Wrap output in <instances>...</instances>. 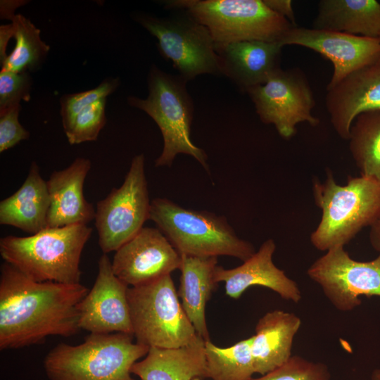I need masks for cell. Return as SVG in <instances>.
<instances>
[{
	"label": "cell",
	"instance_id": "7402d4cb",
	"mask_svg": "<svg viewBox=\"0 0 380 380\" xmlns=\"http://www.w3.org/2000/svg\"><path fill=\"white\" fill-rule=\"evenodd\" d=\"M50 199L46 181L35 161L22 186L0 202V224L16 227L30 235L46 228Z\"/></svg>",
	"mask_w": 380,
	"mask_h": 380
},
{
	"label": "cell",
	"instance_id": "9c48e42d",
	"mask_svg": "<svg viewBox=\"0 0 380 380\" xmlns=\"http://www.w3.org/2000/svg\"><path fill=\"white\" fill-rule=\"evenodd\" d=\"M134 20L156 37L160 54L186 82L203 74L222 75L209 30L187 11L165 18L139 13Z\"/></svg>",
	"mask_w": 380,
	"mask_h": 380
},
{
	"label": "cell",
	"instance_id": "30bf717a",
	"mask_svg": "<svg viewBox=\"0 0 380 380\" xmlns=\"http://www.w3.org/2000/svg\"><path fill=\"white\" fill-rule=\"evenodd\" d=\"M149 198L145 156H134L122 184L97 202L95 227L103 253L116 251L134 237L149 220Z\"/></svg>",
	"mask_w": 380,
	"mask_h": 380
},
{
	"label": "cell",
	"instance_id": "836d02e7",
	"mask_svg": "<svg viewBox=\"0 0 380 380\" xmlns=\"http://www.w3.org/2000/svg\"><path fill=\"white\" fill-rule=\"evenodd\" d=\"M14 36V27L11 23L8 25L0 26V62L1 64L7 58L6 48L11 37Z\"/></svg>",
	"mask_w": 380,
	"mask_h": 380
},
{
	"label": "cell",
	"instance_id": "8d00e7d4",
	"mask_svg": "<svg viewBox=\"0 0 380 380\" xmlns=\"http://www.w3.org/2000/svg\"><path fill=\"white\" fill-rule=\"evenodd\" d=\"M372 380H380V369H374L371 376Z\"/></svg>",
	"mask_w": 380,
	"mask_h": 380
},
{
	"label": "cell",
	"instance_id": "cb8c5ba5",
	"mask_svg": "<svg viewBox=\"0 0 380 380\" xmlns=\"http://www.w3.org/2000/svg\"><path fill=\"white\" fill-rule=\"evenodd\" d=\"M312 28L380 38V2L376 0H321Z\"/></svg>",
	"mask_w": 380,
	"mask_h": 380
},
{
	"label": "cell",
	"instance_id": "5bb4252c",
	"mask_svg": "<svg viewBox=\"0 0 380 380\" xmlns=\"http://www.w3.org/2000/svg\"><path fill=\"white\" fill-rule=\"evenodd\" d=\"M115 252L113 271L128 286L170 274L182 262L181 255L157 227H144Z\"/></svg>",
	"mask_w": 380,
	"mask_h": 380
},
{
	"label": "cell",
	"instance_id": "52a82bcc",
	"mask_svg": "<svg viewBox=\"0 0 380 380\" xmlns=\"http://www.w3.org/2000/svg\"><path fill=\"white\" fill-rule=\"evenodd\" d=\"M127 299L137 343L174 348L191 344L200 336L182 306L171 274L129 286Z\"/></svg>",
	"mask_w": 380,
	"mask_h": 380
},
{
	"label": "cell",
	"instance_id": "ba28073f",
	"mask_svg": "<svg viewBox=\"0 0 380 380\" xmlns=\"http://www.w3.org/2000/svg\"><path fill=\"white\" fill-rule=\"evenodd\" d=\"M168 9L184 10L209 30L215 45L243 41L279 42L293 25L263 0H177Z\"/></svg>",
	"mask_w": 380,
	"mask_h": 380
},
{
	"label": "cell",
	"instance_id": "44dd1931",
	"mask_svg": "<svg viewBox=\"0 0 380 380\" xmlns=\"http://www.w3.org/2000/svg\"><path fill=\"white\" fill-rule=\"evenodd\" d=\"M300 325L298 316L281 310L268 312L258 320L252 343L255 373L265 374L292 356L294 336Z\"/></svg>",
	"mask_w": 380,
	"mask_h": 380
},
{
	"label": "cell",
	"instance_id": "83f0119b",
	"mask_svg": "<svg viewBox=\"0 0 380 380\" xmlns=\"http://www.w3.org/2000/svg\"><path fill=\"white\" fill-rule=\"evenodd\" d=\"M106 99H103L80 111L72 120L63 127L68 142L79 144L97 139L106 123Z\"/></svg>",
	"mask_w": 380,
	"mask_h": 380
},
{
	"label": "cell",
	"instance_id": "484cf974",
	"mask_svg": "<svg viewBox=\"0 0 380 380\" xmlns=\"http://www.w3.org/2000/svg\"><path fill=\"white\" fill-rule=\"evenodd\" d=\"M253 336L232 346L221 348L205 341L208 378L212 380H250L255 372L252 353Z\"/></svg>",
	"mask_w": 380,
	"mask_h": 380
},
{
	"label": "cell",
	"instance_id": "f546056e",
	"mask_svg": "<svg viewBox=\"0 0 380 380\" xmlns=\"http://www.w3.org/2000/svg\"><path fill=\"white\" fill-rule=\"evenodd\" d=\"M326 365L292 355L286 362L258 378L250 380H329Z\"/></svg>",
	"mask_w": 380,
	"mask_h": 380
},
{
	"label": "cell",
	"instance_id": "7a4b0ae2",
	"mask_svg": "<svg viewBox=\"0 0 380 380\" xmlns=\"http://www.w3.org/2000/svg\"><path fill=\"white\" fill-rule=\"evenodd\" d=\"M312 192L322 217L310 242L319 251L344 247L380 218V183L373 179L349 176L340 185L328 171L324 181L314 180Z\"/></svg>",
	"mask_w": 380,
	"mask_h": 380
},
{
	"label": "cell",
	"instance_id": "d6986e66",
	"mask_svg": "<svg viewBox=\"0 0 380 380\" xmlns=\"http://www.w3.org/2000/svg\"><path fill=\"white\" fill-rule=\"evenodd\" d=\"M283 47L279 42L256 40L215 45L222 75L244 91L265 84L280 68Z\"/></svg>",
	"mask_w": 380,
	"mask_h": 380
},
{
	"label": "cell",
	"instance_id": "8fae6325",
	"mask_svg": "<svg viewBox=\"0 0 380 380\" xmlns=\"http://www.w3.org/2000/svg\"><path fill=\"white\" fill-rule=\"evenodd\" d=\"M246 92L253 102L260 120L273 125L284 139L291 138L299 123L307 122L312 127L319 123L312 113L315 102L309 82L297 68H279L265 84Z\"/></svg>",
	"mask_w": 380,
	"mask_h": 380
},
{
	"label": "cell",
	"instance_id": "e575fe53",
	"mask_svg": "<svg viewBox=\"0 0 380 380\" xmlns=\"http://www.w3.org/2000/svg\"><path fill=\"white\" fill-rule=\"evenodd\" d=\"M27 1L22 0H1L0 1V15L1 19H11L15 15V11Z\"/></svg>",
	"mask_w": 380,
	"mask_h": 380
},
{
	"label": "cell",
	"instance_id": "277c9868",
	"mask_svg": "<svg viewBox=\"0 0 380 380\" xmlns=\"http://www.w3.org/2000/svg\"><path fill=\"white\" fill-rule=\"evenodd\" d=\"M149 220L180 255H227L243 262L256 251L251 243L236 235L225 217L186 208L168 198L151 201Z\"/></svg>",
	"mask_w": 380,
	"mask_h": 380
},
{
	"label": "cell",
	"instance_id": "ffe728a7",
	"mask_svg": "<svg viewBox=\"0 0 380 380\" xmlns=\"http://www.w3.org/2000/svg\"><path fill=\"white\" fill-rule=\"evenodd\" d=\"M205 340L174 348H149L132 367L141 380H194L208 378Z\"/></svg>",
	"mask_w": 380,
	"mask_h": 380
},
{
	"label": "cell",
	"instance_id": "d4e9b609",
	"mask_svg": "<svg viewBox=\"0 0 380 380\" xmlns=\"http://www.w3.org/2000/svg\"><path fill=\"white\" fill-rule=\"evenodd\" d=\"M348 141L360 175L380 183V110L357 115L351 125Z\"/></svg>",
	"mask_w": 380,
	"mask_h": 380
},
{
	"label": "cell",
	"instance_id": "3957f363",
	"mask_svg": "<svg viewBox=\"0 0 380 380\" xmlns=\"http://www.w3.org/2000/svg\"><path fill=\"white\" fill-rule=\"evenodd\" d=\"M92 228L77 224L48 227L27 236L0 239V255L29 278L39 282L80 283V258Z\"/></svg>",
	"mask_w": 380,
	"mask_h": 380
},
{
	"label": "cell",
	"instance_id": "4fadbf2b",
	"mask_svg": "<svg viewBox=\"0 0 380 380\" xmlns=\"http://www.w3.org/2000/svg\"><path fill=\"white\" fill-rule=\"evenodd\" d=\"M129 287L115 276L110 258L103 253L98 262L94 284L78 305L80 330L90 334L133 336L127 299Z\"/></svg>",
	"mask_w": 380,
	"mask_h": 380
},
{
	"label": "cell",
	"instance_id": "6da1fadb",
	"mask_svg": "<svg viewBox=\"0 0 380 380\" xmlns=\"http://www.w3.org/2000/svg\"><path fill=\"white\" fill-rule=\"evenodd\" d=\"M89 289L81 283L39 282L4 262L0 267V350L70 337L80 330L78 305Z\"/></svg>",
	"mask_w": 380,
	"mask_h": 380
},
{
	"label": "cell",
	"instance_id": "ac0fdd59",
	"mask_svg": "<svg viewBox=\"0 0 380 380\" xmlns=\"http://www.w3.org/2000/svg\"><path fill=\"white\" fill-rule=\"evenodd\" d=\"M91 166L89 159L79 157L66 168L51 173L46 181L50 199L48 227L87 224L95 219L96 210L83 193Z\"/></svg>",
	"mask_w": 380,
	"mask_h": 380
},
{
	"label": "cell",
	"instance_id": "4dcf8cb0",
	"mask_svg": "<svg viewBox=\"0 0 380 380\" xmlns=\"http://www.w3.org/2000/svg\"><path fill=\"white\" fill-rule=\"evenodd\" d=\"M32 84L28 72L0 71V112L29 101Z\"/></svg>",
	"mask_w": 380,
	"mask_h": 380
},
{
	"label": "cell",
	"instance_id": "74e56055",
	"mask_svg": "<svg viewBox=\"0 0 380 380\" xmlns=\"http://www.w3.org/2000/svg\"><path fill=\"white\" fill-rule=\"evenodd\" d=\"M194 380H201V379L199 378H196V379H194Z\"/></svg>",
	"mask_w": 380,
	"mask_h": 380
},
{
	"label": "cell",
	"instance_id": "d590c367",
	"mask_svg": "<svg viewBox=\"0 0 380 380\" xmlns=\"http://www.w3.org/2000/svg\"><path fill=\"white\" fill-rule=\"evenodd\" d=\"M369 229L370 244L375 251L380 253V218Z\"/></svg>",
	"mask_w": 380,
	"mask_h": 380
},
{
	"label": "cell",
	"instance_id": "4316f807",
	"mask_svg": "<svg viewBox=\"0 0 380 380\" xmlns=\"http://www.w3.org/2000/svg\"><path fill=\"white\" fill-rule=\"evenodd\" d=\"M11 22L15 45L1 64V70L13 72L37 70L46 58L49 45L41 39L40 30L24 15H15Z\"/></svg>",
	"mask_w": 380,
	"mask_h": 380
},
{
	"label": "cell",
	"instance_id": "d6a6232c",
	"mask_svg": "<svg viewBox=\"0 0 380 380\" xmlns=\"http://www.w3.org/2000/svg\"><path fill=\"white\" fill-rule=\"evenodd\" d=\"M266 6L274 12L288 20L293 25H296L295 15L290 0H263Z\"/></svg>",
	"mask_w": 380,
	"mask_h": 380
},
{
	"label": "cell",
	"instance_id": "7c38bea8",
	"mask_svg": "<svg viewBox=\"0 0 380 380\" xmlns=\"http://www.w3.org/2000/svg\"><path fill=\"white\" fill-rule=\"evenodd\" d=\"M307 274L340 311L358 307L362 296L380 297V253L372 260L361 262L353 260L343 246L336 247L317 258Z\"/></svg>",
	"mask_w": 380,
	"mask_h": 380
},
{
	"label": "cell",
	"instance_id": "2e32d148",
	"mask_svg": "<svg viewBox=\"0 0 380 380\" xmlns=\"http://www.w3.org/2000/svg\"><path fill=\"white\" fill-rule=\"evenodd\" d=\"M325 103L334 130L348 140L357 115L380 110V56L327 87Z\"/></svg>",
	"mask_w": 380,
	"mask_h": 380
},
{
	"label": "cell",
	"instance_id": "1f68e13d",
	"mask_svg": "<svg viewBox=\"0 0 380 380\" xmlns=\"http://www.w3.org/2000/svg\"><path fill=\"white\" fill-rule=\"evenodd\" d=\"M20 110L19 105L0 112V153L30 137V132L18 120Z\"/></svg>",
	"mask_w": 380,
	"mask_h": 380
},
{
	"label": "cell",
	"instance_id": "e0dca14e",
	"mask_svg": "<svg viewBox=\"0 0 380 380\" xmlns=\"http://www.w3.org/2000/svg\"><path fill=\"white\" fill-rule=\"evenodd\" d=\"M275 250L274 241L267 239L258 251L241 265L232 269L217 265L215 281L224 282L225 293L234 299L240 298L249 287L260 286L276 292L284 300L298 303L301 291L298 284L273 262Z\"/></svg>",
	"mask_w": 380,
	"mask_h": 380
},
{
	"label": "cell",
	"instance_id": "f35d334b",
	"mask_svg": "<svg viewBox=\"0 0 380 380\" xmlns=\"http://www.w3.org/2000/svg\"><path fill=\"white\" fill-rule=\"evenodd\" d=\"M380 39V38H379Z\"/></svg>",
	"mask_w": 380,
	"mask_h": 380
},
{
	"label": "cell",
	"instance_id": "603a6c76",
	"mask_svg": "<svg viewBox=\"0 0 380 380\" xmlns=\"http://www.w3.org/2000/svg\"><path fill=\"white\" fill-rule=\"evenodd\" d=\"M181 257L178 296L196 333L205 341H210L205 307L218 284L215 279L217 257Z\"/></svg>",
	"mask_w": 380,
	"mask_h": 380
},
{
	"label": "cell",
	"instance_id": "9a60e30c",
	"mask_svg": "<svg viewBox=\"0 0 380 380\" xmlns=\"http://www.w3.org/2000/svg\"><path fill=\"white\" fill-rule=\"evenodd\" d=\"M279 43L282 46H301L329 59L334 65V72L327 87H332L380 56V39L312 27L293 26Z\"/></svg>",
	"mask_w": 380,
	"mask_h": 380
},
{
	"label": "cell",
	"instance_id": "8992f818",
	"mask_svg": "<svg viewBox=\"0 0 380 380\" xmlns=\"http://www.w3.org/2000/svg\"><path fill=\"white\" fill-rule=\"evenodd\" d=\"M186 83L180 75H171L152 65L148 75L147 97L129 96L127 101L147 113L160 130L163 148L155 160L156 167H170L176 156L184 153L192 156L209 172L206 153L191 141L194 106Z\"/></svg>",
	"mask_w": 380,
	"mask_h": 380
},
{
	"label": "cell",
	"instance_id": "5b68a950",
	"mask_svg": "<svg viewBox=\"0 0 380 380\" xmlns=\"http://www.w3.org/2000/svg\"><path fill=\"white\" fill-rule=\"evenodd\" d=\"M124 333L90 334L78 345L60 343L44 360L50 380H134L132 366L145 357L148 346Z\"/></svg>",
	"mask_w": 380,
	"mask_h": 380
},
{
	"label": "cell",
	"instance_id": "f1b7e54d",
	"mask_svg": "<svg viewBox=\"0 0 380 380\" xmlns=\"http://www.w3.org/2000/svg\"><path fill=\"white\" fill-rule=\"evenodd\" d=\"M120 84L119 77H107L99 86L85 91L67 94L60 99L63 127L69 124L83 109L113 93Z\"/></svg>",
	"mask_w": 380,
	"mask_h": 380
}]
</instances>
